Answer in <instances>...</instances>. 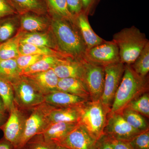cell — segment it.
Returning a JSON list of instances; mask_svg holds the SVG:
<instances>
[{
	"label": "cell",
	"instance_id": "cell-1",
	"mask_svg": "<svg viewBox=\"0 0 149 149\" xmlns=\"http://www.w3.org/2000/svg\"><path fill=\"white\" fill-rule=\"evenodd\" d=\"M50 16L51 29L59 50L73 59H84L87 47L74 22Z\"/></svg>",
	"mask_w": 149,
	"mask_h": 149
},
{
	"label": "cell",
	"instance_id": "cell-2",
	"mask_svg": "<svg viewBox=\"0 0 149 149\" xmlns=\"http://www.w3.org/2000/svg\"><path fill=\"white\" fill-rule=\"evenodd\" d=\"M148 80L140 76L131 65H125L122 79L111 108V113H120L130 102L148 91Z\"/></svg>",
	"mask_w": 149,
	"mask_h": 149
},
{
	"label": "cell",
	"instance_id": "cell-3",
	"mask_svg": "<svg viewBox=\"0 0 149 149\" xmlns=\"http://www.w3.org/2000/svg\"><path fill=\"white\" fill-rule=\"evenodd\" d=\"M112 41L118 47L120 61L129 65L133 64L149 42L145 34L134 26L116 33Z\"/></svg>",
	"mask_w": 149,
	"mask_h": 149
},
{
	"label": "cell",
	"instance_id": "cell-4",
	"mask_svg": "<svg viewBox=\"0 0 149 149\" xmlns=\"http://www.w3.org/2000/svg\"><path fill=\"white\" fill-rule=\"evenodd\" d=\"M79 125L95 140L104 135L108 115L110 109L102 103L100 100L88 101L79 107Z\"/></svg>",
	"mask_w": 149,
	"mask_h": 149
},
{
	"label": "cell",
	"instance_id": "cell-5",
	"mask_svg": "<svg viewBox=\"0 0 149 149\" xmlns=\"http://www.w3.org/2000/svg\"><path fill=\"white\" fill-rule=\"evenodd\" d=\"M14 93V102L20 109H32L45 102V96L23 76L11 83Z\"/></svg>",
	"mask_w": 149,
	"mask_h": 149
},
{
	"label": "cell",
	"instance_id": "cell-6",
	"mask_svg": "<svg viewBox=\"0 0 149 149\" xmlns=\"http://www.w3.org/2000/svg\"><path fill=\"white\" fill-rule=\"evenodd\" d=\"M52 106L45 102L32 109L25 121L24 131L16 149H22L32 137L42 134L49 125L47 114Z\"/></svg>",
	"mask_w": 149,
	"mask_h": 149
},
{
	"label": "cell",
	"instance_id": "cell-7",
	"mask_svg": "<svg viewBox=\"0 0 149 149\" xmlns=\"http://www.w3.org/2000/svg\"><path fill=\"white\" fill-rule=\"evenodd\" d=\"M125 66V64L119 62L104 67V83L100 101L105 106L110 110L116 93L122 79Z\"/></svg>",
	"mask_w": 149,
	"mask_h": 149
},
{
	"label": "cell",
	"instance_id": "cell-8",
	"mask_svg": "<svg viewBox=\"0 0 149 149\" xmlns=\"http://www.w3.org/2000/svg\"><path fill=\"white\" fill-rule=\"evenodd\" d=\"M141 132L132 127L120 113L110 112L108 115L104 130V135L107 137L129 142Z\"/></svg>",
	"mask_w": 149,
	"mask_h": 149
},
{
	"label": "cell",
	"instance_id": "cell-9",
	"mask_svg": "<svg viewBox=\"0 0 149 149\" xmlns=\"http://www.w3.org/2000/svg\"><path fill=\"white\" fill-rule=\"evenodd\" d=\"M84 59L93 64L104 67L120 62L118 47L113 41H105L87 49Z\"/></svg>",
	"mask_w": 149,
	"mask_h": 149
},
{
	"label": "cell",
	"instance_id": "cell-10",
	"mask_svg": "<svg viewBox=\"0 0 149 149\" xmlns=\"http://www.w3.org/2000/svg\"><path fill=\"white\" fill-rule=\"evenodd\" d=\"M83 82L90 94L92 101L100 100L104 83V67L91 63L84 59Z\"/></svg>",
	"mask_w": 149,
	"mask_h": 149
},
{
	"label": "cell",
	"instance_id": "cell-11",
	"mask_svg": "<svg viewBox=\"0 0 149 149\" xmlns=\"http://www.w3.org/2000/svg\"><path fill=\"white\" fill-rule=\"evenodd\" d=\"M9 113V116L1 129L3 132L4 138L16 149L23 134L27 118L15 104Z\"/></svg>",
	"mask_w": 149,
	"mask_h": 149
},
{
	"label": "cell",
	"instance_id": "cell-12",
	"mask_svg": "<svg viewBox=\"0 0 149 149\" xmlns=\"http://www.w3.org/2000/svg\"><path fill=\"white\" fill-rule=\"evenodd\" d=\"M44 96L58 91L59 78L53 69L36 73L22 74Z\"/></svg>",
	"mask_w": 149,
	"mask_h": 149
},
{
	"label": "cell",
	"instance_id": "cell-13",
	"mask_svg": "<svg viewBox=\"0 0 149 149\" xmlns=\"http://www.w3.org/2000/svg\"><path fill=\"white\" fill-rule=\"evenodd\" d=\"M96 141L79 124L57 145L68 149H95Z\"/></svg>",
	"mask_w": 149,
	"mask_h": 149
},
{
	"label": "cell",
	"instance_id": "cell-14",
	"mask_svg": "<svg viewBox=\"0 0 149 149\" xmlns=\"http://www.w3.org/2000/svg\"><path fill=\"white\" fill-rule=\"evenodd\" d=\"M88 14L82 10L74 15V23L80 32L87 49L102 44L105 41L93 31L88 18Z\"/></svg>",
	"mask_w": 149,
	"mask_h": 149
},
{
	"label": "cell",
	"instance_id": "cell-15",
	"mask_svg": "<svg viewBox=\"0 0 149 149\" xmlns=\"http://www.w3.org/2000/svg\"><path fill=\"white\" fill-rule=\"evenodd\" d=\"M84 59H63L53 68L59 78H74L83 82L85 68ZM84 83V82H83Z\"/></svg>",
	"mask_w": 149,
	"mask_h": 149
},
{
	"label": "cell",
	"instance_id": "cell-16",
	"mask_svg": "<svg viewBox=\"0 0 149 149\" xmlns=\"http://www.w3.org/2000/svg\"><path fill=\"white\" fill-rule=\"evenodd\" d=\"M47 15L32 13L19 15V30L24 32H45L51 28V18Z\"/></svg>",
	"mask_w": 149,
	"mask_h": 149
},
{
	"label": "cell",
	"instance_id": "cell-17",
	"mask_svg": "<svg viewBox=\"0 0 149 149\" xmlns=\"http://www.w3.org/2000/svg\"><path fill=\"white\" fill-rule=\"evenodd\" d=\"M88 100L69 93L56 91L45 96V102L57 108L79 107Z\"/></svg>",
	"mask_w": 149,
	"mask_h": 149
},
{
	"label": "cell",
	"instance_id": "cell-18",
	"mask_svg": "<svg viewBox=\"0 0 149 149\" xmlns=\"http://www.w3.org/2000/svg\"><path fill=\"white\" fill-rule=\"evenodd\" d=\"M78 125V123H51L42 134L46 141L55 143L57 145Z\"/></svg>",
	"mask_w": 149,
	"mask_h": 149
},
{
	"label": "cell",
	"instance_id": "cell-19",
	"mask_svg": "<svg viewBox=\"0 0 149 149\" xmlns=\"http://www.w3.org/2000/svg\"><path fill=\"white\" fill-rule=\"evenodd\" d=\"M11 6L21 15L29 13L47 15L45 0H6Z\"/></svg>",
	"mask_w": 149,
	"mask_h": 149
},
{
	"label": "cell",
	"instance_id": "cell-20",
	"mask_svg": "<svg viewBox=\"0 0 149 149\" xmlns=\"http://www.w3.org/2000/svg\"><path fill=\"white\" fill-rule=\"evenodd\" d=\"M20 42L29 43L35 45L47 47L59 51L51 28L45 32H24L21 37Z\"/></svg>",
	"mask_w": 149,
	"mask_h": 149
},
{
	"label": "cell",
	"instance_id": "cell-21",
	"mask_svg": "<svg viewBox=\"0 0 149 149\" xmlns=\"http://www.w3.org/2000/svg\"><path fill=\"white\" fill-rule=\"evenodd\" d=\"M79 107L57 108L52 106L47 114L49 124L58 122L78 123L80 118Z\"/></svg>",
	"mask_w": 149,
	"mask_h": 149
},
{
	"label": "cell",
	"instance_id": "cell-22",
	"mask_svg": "<svg viewBox=\"0 0 149 149\" xmlns=\"http://www.w3.org/2000/svg\"><path fill=\"white\" fill-rule=\"evenodd\" d=\"M58 91L65 92L91 100L90 94L83 81L74 78H59Z\"/></svg>",
	"mask_w": 149,
	"mask_h": 149
},
{
	"label": "cell",
	"instance_id": "cell-23",
	"mask_svg": "<svg viewBox=\"0 0 149 149\" xmlns=\"http://www.w3.org/2000/svg\"><path fill=\"white\" fill-rule=\"evenodd\" d=\"M18 50L19 55L37 54L53 56L61 58H70L60 51L29 43L19 42Z\"/></svg>",
	"mask_w": 149,
	"mask_h": 149
},
{
	"label": "cell",
	"instance_id": "cell-24",
	"mask_svg": "<svg viewBox=\"0 0 149 149\" xmlns=\"http://www.w3.org/2000/svg\"><path fill=\"white\" fill-rule=\"evenodd\" d=\"M24 33L19 30L13 37L0 44V60L16 58L19 55V45Z\"/></svg>",
	"mask_w": 149,
	"mask_h": 149
},
{
	"label": "cell",
	"instance_id": "cell-25",
	"mask_svg": "<svg viewBox=\"0 0 149 149\" xmlns=\"http://www.w3.org/2000/svg\"><path fill=\"white\" fill-rule=\"evenodd\" d=\"M48 14L60 17L74 22V15L68 8L67 0H45Z\"/></svg>",
	"mask_w": 149,
	"mask_h": 149
},
{
	"label": "cell",
	"instance_id": "cell-26",
	"mask_svg": "<svg viewBox=\"0 0 149 149\" xmlns=\"http://www.w3.org/2000/svg\"><path fill=\"white\" fill-rule=\"evenodd\" d=\"M21 77L16 58L0 60V77L12 83Z\"/></svg>",
	"mask_w": 149,
	"mask_h": 149
},
{
	"label": "cell",
	"instance_id": "cell-27",
	"mask_svg": "<svg viewBox=\"0 0 149 149\" xmlns=\"http://www.w3.org/2000/svg\"><path fill=\"white\" fill-rule=\"evenodd\" d=\"M17 15L0 18V44L13 37L18 27L19 18Z\"/></svg>",
	"mask_w": 149,
	"mask_h": 149
},
{
	"label": "cell",
	"instance_id": "cell-28",
	"mask_svg": "<svg viewBox=\"0 0 149 149\" xmlns=\"http://www.w3.org/2000/svg\"><path fill=\"white\" fill-rule=\"evenodd\" d=\"M53 56H45L31 66L21 71V75L47 71L53 69L62 60Z\"/></svg>",
	"mask_w": 149,
	"mask_h": 149
},
{
	"label": "cell",
	"instance_id": "cell-29",
	"mask_svg": "<svg viewBox=\"0 0 149 149\" xmlns=\"http://www.w3.org/2000/svg\"><path fill=\"white\" fill-rule=\"evenodd\" d=\"M120 114L133 128L141 132L149 130V125L144 116L135 111L125 108Z\"/></svg>",
	"mask_w": 149,
	"mask_h": 149
},
{
	"label": "cell",
	"instance_id": "cell-30",
	"mask_svg": "<svg viewBox=\"0 0 149 149\" xmlns=\"http://www.w3.org/2000/svg\"><path fill=\"white\" fill-rule=\"evenodd\" d=\"M131 65L137 74L142 77H146L149 71V42Z\"/></svg>",
	"mask_w": 149,
	"mask_h": 149
},
{
	"label": "cell",
	"instance_id": "cell-31",
	"mask_svg": "<svg viewBox=\"0 0 149 149\" xmlns=\"http://www.w3.org/2000/svg\"><path fill=\"white\" fill-rule=\"evenodd\" d=\"M0 97L2 100L6 110L9 113L14 104L12 85L8 80L0 77Z\"/></svg>",
	"mask_w": 149,
	"mask_h": 149
},
{
	"label": "cell",
	"instance_id": "cell-32",
	"mask_svg": "<svg viewBox=\"0 0 149 149\" xmlns=\"http://www.w3.org/2000/svg\"><path fill=\"white\" fill-rule=\"evenodd\" d=\"M125 108L137 112L143 116L149 117V95L147 92L130 102Z\"/></svg>",
	"mask_w": 149,
	"mask_h": 149
},
{
	"label": "cell",
	"instance_id": "cell-33",
	"mask_svg": "<svg viewBox=\"0 0 149 149\" xmlns=\"http://www.w3.org/2000/svg\"><path fill=\"white\" fill-rule=\"evenodd\" d=\"M56 146L55 143L46 141L40 134L32 137L24 147L27 149H55Z\"/></svg>",
	"mask_w": 149,
	"mask_h": 149
},
{
	"label": "cell",
	"instance_id": "cell-34",
	"mask_svg": "<svg viewBox=\"0 0 149 149\" xmlns=\"http://www.w3.org/2000/svg\"><path fill=\"white\" fill-rule=\"evenodd\" d=\"M128 143L133 149H149V130L139 133Z\"/></svg>",
	"mask_w": 149,
	"mask_h": 149
},
{
	"label": "cell",
	"instance_id": "cell-35",
	"mask_svg": "<svg viewBox=\"0 0 149 149\" xmlns=\"http://www.w3.org/2000/svg\"><path fill=\"white\" fill-rule=\"evenodd\" d=\"M45 56L37 54L19 55L16 58L17 63L21 72L23 70L31 66Z\"/></svg>",
	"mask_w": 149,
	"mask_h": 149
},
{
	"label": "cell",
	"instance_id": "cell-36",
	"mask_svg": "<svg viewBox=\"0 0 149 149\" xmlns=\"http://www.w3.org/2000/svg\"><path fill=\"white\" fill-rule=\"evenodd\" d=\"M17 15L6 0H0V18Z\"/></svg>",
	"mask_w": 149,
	"mask_h": 149
},
{
	"label": "cell",
	"instance_id": "cell-37",
	"mask_svg": "<svg viewBox=\"0 0 149 149\" xmlns=\"http://www.w3.org/2000/svg\"><path fill=\"white\" fill-rule=\"evenodd\" d=\"M68 8L73 15L80 13L82 10L81 0H67Z\"/></svg>",
	"mask_w": 149,
	"mask_h": 149
},
{
	"label": "cell",
	"instance_id": "cell-38",
	"mask_svg": "<svg viewBox=\"0 0 149 149\" xmlns=\"http://www.w3.org/2000/svg\"><path fill=\"white\" fill-rule=\"evenodd\" d=\"M95 149H113L107 136L103 135L100 139L96 141Z\"/></svg>",
	"mask_w": 149,
	"mask_h": 149
},
{
	"label": "cell",
	"instance_id": "cell-39",
	"mask_svg": "<svg viewBox=\"0 0 149 149\" xmlns=\"http://www.w3.org/2000/svg\"><path fill=\"white\" fill-rule=\"evenodd\" d=\"M107 137L113 149H133L128 142L118 141L107 136Z\"/></svg>",
	"mask_w": 149,
	"mask_h": 149
},
{
	"label": "cell",
	"instance_id": "cell-40",
	"mask_svg": "<svg viewBox=\"0 0 149 149\" xmlns=\"http://www.w3.org/2000/svg\"><path fill=\"white\" fill-rule=\"evenodd\" d=\"M99 0H81L83 10L90 13L95 8Z\"/></svg>",
	"mask_w": 149,
	"mask_h": 149
},
{
	"label": "cell",
	"instance_id": "cell-41",
	"mask_svg": "<svg viewBox=\"0 0 149 149\" xmlns=\"http://www.w3.org/2000/svg\"><path fill=\"white\" fill-rule=\"evenodd\" d=\"M0 149H14L13 146L4 138L0 140Z\"/></svg>",
	"mask_w": 149,
	"mask_h": 149
},
{
	"label": "cell",
	"instance_id": "cell-42",
	"mask_svg": "<svg viewBox=\"0 0 149 149\" xmlns=\"http://www.w3.org/2000/svg\"><path fill=\"white\" fill-rule=\"evenodd\" d=\"M8 118L6 113L0 111V129L6 122Z\"/></svg>",
	"mask_w": 149,
	"mask_h": 149
},
{
	"label": "cell",
	"instance_id": "cell-43",
	"mask_svg": "<svg viewBox=\"0 0 149 149\" xmlns=\"http://www.w3.org/2000/svg\"><path fill=\"white\" fill-rule=\"evenodd\" d=\"M0 111L5 113H6V111H7L3 102L1 97H0Z\"/></svg>",
	"mask_w": 149,
	"mask_h": 149
},
{
	"label": "cell",
	"instance_id": "cell-44",
	"mask_svg": "<svg viewBox=\"0 0 149 149\" xmlns=\"http://www.w3.org/2000/svg\"><path fill=\"white\" fill-rule=\"evenodd\" d=\"M55 149H68L66 148H65L62 146H59V145H57L56 146V147Z\"/></svg>",
	"mask_w": 149,
	"mask_h": 149
},
{
	"label": "cell",
	"instance_id": "cell-45",
	"mask_svg": "<svg viewBox=\"0 0 149 149\" xmlns=\"http://www.w3.org/2000/svg\"><path fill=\"white\" fill-rule=\"evenodd\" d=\"M22 149H27L26 148H25V147H24V148H22Z\"/></svg>",
	"mask_w": 149,
	"mask_h": 149
}]
</instances>
